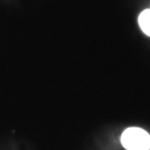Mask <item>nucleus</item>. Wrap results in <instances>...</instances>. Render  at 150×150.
Segmentation results:
<instances>
[{"label": "nucleus", "mask_w": 150, "mask_h": 150, "mask_svg": "<svg viewBox=\"0 0 150 150\" xmlns=\"http://www.w3.org/2000/svg\"><path fill=\"white\" fill-rule=\"evenodd\" d=\"M121 142L127 150H149L150 136L140 128L127 129L121 137Z\"/></svg>", "instance_id": "1"}, {"label": "nucleus", "mask_w": 150, "mask_h": 150, "mask_svg": "<svg viewBox=\"0 0 150 150\" xmlns=\"http://www.w3.org/2000/svg\"><path fill=\"white\" fill-rule=\"evenodd\" d=\"M139 23L142 30L150 36V8L142 12L139 17Z\"/></svg>", "instance_id": "2"}]
</instances>
